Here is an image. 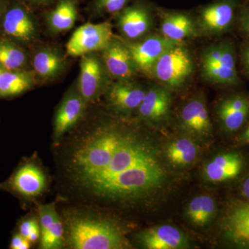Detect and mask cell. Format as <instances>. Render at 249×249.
I'll return each mask as SVG.
<instances>
[{"instance_id":"cell-5","label":"cell","mask_w":249,"mask_h":249,"mask_svg":"<svg viewBox=\"0 0 249 249\" xmlns=\"http://www.w3.org/2000/svg\"><path fill=\"white\" fill-rule=\"evenodd\" d=\"M111 78L98 52L80 57L77 88L88 106L96 103L104 95L112 81Z\"/></svg>"},{"instance_id":"cell-19","label":"cell","mask_w":249,"mask_h":249,"mask_svg":"<svg viewBox=\"0 0 249 249\" xmlns=\"http://www.w3.org/2000/svg\"><path fill=\"white\" fill-rule=\"evenodd\" d=\"M172 104V94L168 88L154 86L147 89L137 114L141 120L147 123H158L166 119Z\"/></svg>"},{"instance_id":"cell-28","label":"cell","mask_w":249,"mask_h":249,"mask_svg":"<svg viewBox=\"0 0 249 249\" xmlns=\"http://www.w3.org/2000/svg\"><path fill=\"white\" fill-rule=\"evenodd\" d=\"M65 229L59 215L54 219L47 231L40 235V248L61 249L65 244Z\"/></svg>"},{"instance_id":"cell-22","label":"cell","mask_w":249,"mask_h":249,"mask_svg":"<svg viewBox=\"0 0 249 249\" xmlns=\"http://www.w3.org/2000/svg\"><path fill=\"white\" fill-rule=\"evenodd\" d=\"M165 156L170 165L178 168H188L196 162L199 147L192 137H181L169 142L165 149Z\"/></svg>"},{"instance_id":"cell-4","label":"cell","mask_w":249,"mask_h":249,"mask_svg":"<svg viewBox=\"0 0 249 249\" xmlns=\"http://www.w3.org/2000/svg\"><path fill=\"white\" fill-rule=\"evenodd\" d=\"M193 70L191 54L183 43L173 46L155 64L152 76L168 89H178L188 79Z\"/></svg>"},{"instance_id":"cell-25","label":"cell","mask_w":249,"mask_h":249,"mask_svg":"<svg viewBox=\"0 0 249 249\" xmlns=\"http://www.w3.org/2000/svg\"><path fill=\"white\" fill-rule=\"evenodd\" d=\"M217 213V203L209 196L193 198L187 205L185 211L188 222L197 227L209 226L214 220Z\"/></svg>"},{"instance_id":"cell-38","label":"cell","mask_w":249,"mask_h":249,"mask_svg":"<svg viewBox=\"0 0 249 249\" xmlns=\"http://www.w3.org/2000/svg\"><path fill=\"white\" fill-rule=\"evenodd\" d=\"M5 70H6V68L0 64V75H1L2 72L5 71Z\"/></svg>"},{"instance_id":"cell-29","label":"cell","mask_w":249,"mask_h":249,"mask_svg":"<svg viewBox=\"0 0 249 249\" xmlns=\"http://www.w3.org/2000/svg\"><path fill=\"white\" fill-rule=\"evenodd\" d=\"M19 232L31 243H35L40 237V228L39 222L35 218H28L21 222L19 225Z\"/></svg>"},{"instance_id":"cell-1","label":"cell","mask_w":249,"mask_h":249,"mask_svg":"<svg viewBox=\"0 0 249 249\" xmlns=\"http://www.w3.org/2000/svg\"><path fill=\"white\" fill-rule=\"evenodd\" d=\"M65 175L91 200L127 204L163 186L167 173L153 145L134 131L99 123L73 140Z\"/></svg>"},{"instance_id":"cell-16","label":"cell","mask_w":249,"mask_h":249,"mask_svg":"<svg viewBox=\"0 0 249 249\" xmlns=\"http://www.w3.org/2000/svg\"><path fill=\"white\" fill-rule=\"evenodd\" d=\"M235 9L234 0H224L206 6L199 16V29L208 35L222 34L231 25Z\"/></svg>"},{"instance_id":"cell-32","label":"cell","mask_w":249,"mask_h":249,"mask_svg":"<svg viewBox=\"0 0 249 249\" xmlns=\"http://www.w3.org/2000/svg\"><path fill=\"white\" fill-rule=\"evenodd\" d=\"M240 25L244 34L249 36V9L245 10L241 14Z\"/></svg>"},{"instance_id":"cell-30","label":"cell","mask_w":249,"mask_h":249,"mask_svg":"<svg viewBox=\"0 0 249 249\" xmlns=\"http://www.w3.org/2000/svg\"><path fill=\"white\" fill-rule=\"evenodd\" d=\"M128 0H96L95 10L98 14H117L125 8Z\"/></svg>"},{"instance_id":"cell-9","label":"cell","mask_w":249,"mask_h":249,"mask_svg":"<svg viewBox=\"0 0 249 249\" xmlns=\"http://www.w3.org/2000/svg\"><path fill=\"white\" fill-rule=\"evenodd\" d=\"M127 46L139 71L152 76L155 64L159 59L173 46L183 42L170 40L163 35L143 37L136 42L124 41Z\"/></svg>"},{"instance_id":"cell-8","label":"cell","mask_w":249,"mask_h":249,"mask_svg":"<svg viewBox=\"0 0 249 249\" xmlns=\"http://www.w3.org/2000/svg\"><path fill=\"white\" fill-rule=\"evenodd\" d=\"M147 89L133 79L113 80L105 92L107 107L122 116H127L137 111Z\"/></svg>"},{"instance_id":"cell-36","label":"cell","mask_w":249,"mask_h":249,"mask_svg":"<svg viewBox=\"0 0 249 249\" xmlns=\"http://www.w3.org/2000/svg\"><path fill=\"white\" fill-rule=\"evenodd\" d=\"M241 142L249 144V125L240 137Z\"/></svg>"},{"instance_id":"cell-17","label":"cell","mask_w":249,"mask_h":249,"mask_svg":"<svg viewBox=\"0 0 249 249\" xmlns=\"http://www.w3.org/2000/svg\"><path fill=\"white\" fill-rule=\"evenodd\" d=\"M244 165L245 160L240 152H224L215 156L206 163L203 169V175L210 182H225L237 178L242 173Z\"/></svg>"},{"instance_id":"cell-13","label":"cell","mask_w":249,"mask_h":249,"mask_svg":"<svg viewBox=\"0 0 249 249\" xmlns=\"http://www.w3.org/2000/svg\"><path fill=\"white\" fill-rule=\"evenodd\" d=\"M47 178L43 170L33 162L21 165L13 174L6 186L18 196L32 199L45 190Z\"/></svg>"},{"instance_id":"cell-15","label":"cell","mask_w":249,"mask_h":249,"mask_svg":"<svg viewBox=\"0 0 249 249\" xmlns=\"http://www.w3.org/2000/svg\"><path fill=\"white\" fill-rule=\"evenodd\" d=\"M141 245L147 249H183L189 248L188 237L173 226H157L139 234Z\"/></svg>"},{"instance_id":"cell-21","label":"cell","mask_w":249,"mask_h":249,"mask_svg":"<svg viewBox=\"0 0 249 249\" xmlns=\"http://www.w3.org/2000/svg\"><path fill=\"white\" fill-rule=\"evenodd\" d=\"M37 82L32 70H6L0 75V98L22 94L34 88Z\"/></svg>"},{"instance_id":"cell-12","label":"cell","mask_w":249,"mask_h":249,"mask_svg":"<svg viewBox=\"0 0 249 249\" xmlns=\"http://www.w3.org/2000/svg\"><path fill=\"white\" fill-rule=\"evenodd\" d=\"M180 125L195 140L205 141L213 134L207 106L203 98L195 97L183 106L179 115Z\"/></svg>"},{"instance_id":"cell-10","label":"cell","mask_w":249,"mask_h":249,"mask_svg":"<svg viewBox=\"0 0 249 249\" xmlns=\"http://www.w3.org/2000/svg\"><path fill=\"white\" fill-rule=\"evenodd\" d=\"M88 106L75 82L65 93L54 116L53 137L55 141L60 140L82 120Z\"/></svg>"},{"instance_id":"cell-2","label":"cell","mask_w":249,"mask_h":249,"mask_svg":"<svg viewBox=\"0 0 249 249\" xmlns=\"http://www.w3.org/2000/svg\"><path fill=\"white\" fill-rule=\"evenodd\" d=\"M67 245L73 249H121L127 242L121 229L106 217L88 213H73L67 217Z\"/></svg>"},{"instance_id":"cell-6","label":"cell","mask_w":249,"mask_h":249,"mask_svg":"<svg viewBox=\"0 0 249 249\" xmlns=\"http://www.w3.org/2000/svg\"><path fill=\"white\" fill-rule=\"evenodd\" d=\"M114 37L110 23H86L72 34L67 44L66 53L69 56L81 57L93 52H101Z\"/></svg>"},{"instance_id":"cell-35","label":"cell","mask_w":249,"mask_h":249,"mask_svg":"<svg viewBox=\"0 0 249 249\" xmlns=\"http://www.w3.org/2000/svg\"><path fill=\"white\" fill-rule=\"evenodd\" d=\"M27 1L34 6H41L51 4L53 0H27Z\"/></svg>"},{"instance_id":"cell-26","label":"cell","mask_w":249,"mask_h":249,"mask_svg":"<svg viewBox=\"0 0 249 249\" xmlns=\"http://www.w3.org/2000/svg\"><path fill=\"white\" fill-rule=\"evenodd\" d=\"M30 57L22 46L7 37L0 38V64L8 70H29Z\"/></svg>"},{"instance_id":"cell-27","label":"cell","mask_w":249,"mask_h":249,"mask_svg":"<svg viewBox=\"0 0 249 249\" xmlns=\"http://www.w3.org/2000/svg\"><path fill=\"white\" fill-rule=\"evenodd\" d=\"M245 227H249V201H233L223 219V231Z\"/></svg>"},{"instance_id":"cell-7","label":"cell","mask_w":249,"mask_h":249,"mask_svg":"<svg viewBox=\"0 0 249 249\" xmlns=\"http://www.w3.org/2000/svg\"><path fill=\"white\" fill-rule=\"evenodd\" d=\"M0 27L6 37L23 47L34 45L40 37L39 22L30 11L19 5L6 9Z\"/></svg>"},{"instance_id":"cell-37","label":"cell","mask_w":249,"mask_h":249,"mask_svg":"<svg viewBox=\"0 0 249 249\" xmlns=\"http://www.w3.org/2000/svg\"><path fill=\"white\" fill-rule=\"evenodd\" d=\"M5 11H6V8H5L4 0H0V27H1V18H2Z\"/></svg>"},{"instance_id":"cell-14","label":"cell","mask_w":249,"mask_h":249,"mask_svg":"<svg viewBox=\"0 0 249 249\" xmlns=\"http://www.w3.org/2000/svg\"><path fill=\"white\" fill-rule=\"evenodd\" d=\"M67 55L54 46H44L36 49L31 64L37 81L49 82L58 78L66 70Z\"/></svg>"},{"instance_id":"cell-24","label":"cell","mask_w":249,"mask_h":249,"mask_svg":"<svg viewBox=\"0 0 249 249\" xmlns=\"http://www.w3.org/2000/svg\"><path fill=\"white\" fill-rule=\"evenodd\" d=\"M196 29L191 18L181 13L165 14L161 22L162 35L175 42H182L185 39L193 37Z\"/></svg>"},{"instance_id":"cell-20","label":"cell","mask_w":249,"mask_h":249,"mask_svg":"<svg viewBox=\"0 0 249 249\" xmlns=\"http://www.w3.org/2000/svg\"><path fill=\"white\" fill-rule=\"evenodd\" d=\"M249 114V100L235 94L224 98L217 108L218 120L224 132L235 133L242 127Z\"/></svg>"},{"instance_id":"cell-33","label":"cell","mask_w":249,"mask_h":249,"mask_svg":"<svg viewBox=\"0 0 249 249\" xmlns=\"http://www.w3.org/2000/svg\"><path fill=\"white\" fill-rule=\"evenodd\" d=\"M242 61L245 71L249 74V45L242 52Z\"/></svg>"},{"instance_id":"cell-31","label":"cell","mask_w":249,"mask_h":249,"mask_svg":"<svg viewBox=\"0 0 249 249\" xmlns=\"http://www.w3.org/2000/svg\"><path fill=\"white\" fill-rule=\"evenodd\" d=\"M30 247L31 242L19 232L13 236L10 245V248L11 249H29Z\"/></svg>"},{"instance_id":"cell-18","label":"cell","mask_w":249,"mask_h":249,"mask_svg":"<svg viewBox=\"0 0 249 249\" xmlns=\"http://www.w3.org/2000/svg\"><path fill=\"white\" fill-rule=\"evenodd\" d=\"M152 24L150 13L139 5L124 8L117 18L118 27L127 42L142 40L150 31Z\"/></svg>"},{"instance_id":"cell-23","label":"cell","mask_w":249,"mask_h":249,"mask_svg":"<svg viewBox=\"0 0 249 249\" xmlns=\"http://www.w3.org/2000/svg\"><path fill=\"white\" fill-rule=\"evenodd\" d=\"M77 0H59L46 16L49 30L58 34L71 30L78 18Z\"/></svg>"},{"instance_id":"cell-3","label":"cell","mask_w":249,"mask_h":249,"mask_svg":"<svg viewBox=\"0 0 249 249\" xmlns=\"http://www.w3.org/2000/svg\"><path fill=\"white\" fill-rule=\"evenodd\" d=\"M201 62L203 76L208 81L223 85L238 83L235 49L230 42L224 41L207 47Z\"/></svg>"},{"instance_id":"cell-34","label":"cell","mask_w":249,"mask_h":249,"mask_svg":"<svg viewBox=\"0 0 249 249\" xmlns=\"http://www.w3.org/2000/svg\"><path fill=\"white\" fill-rule=\"evenodd\" d=\"M241 193L242 196L249 201V176L247 177L244 180L241 186Z\"/></svg>"},{"instance_id":"cell-11","label":"cell","mask_w":249,"mask_h":249,"mask_svg":"<svg viewBox=\"0 0 249 249\" xmlns=\"http://www.w3.org/2000/svg\"><path fill=\"white\" fill-rule=\"evenodd\" d=\"M98 53L114 80L133 79L139 72L128 47L115 36Z\"/></svg>"}]
</instances>
